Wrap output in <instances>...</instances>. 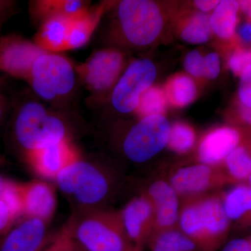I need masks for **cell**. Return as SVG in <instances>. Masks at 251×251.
<instances>
[{"label":"cell","mask_w":251,"mask_h":251,"mask_svg":"<svg viewBox=\"0 0 251 251\" xmlns=\"http://www.w3.org/2000/svg\"><path fill=\"white\" fill-rule=\"evenodd\" d=\"M107 3L91 6L85 14L71 20L68 34V50H76L88 44L108 9Z\"/></svg>","instance_id":"cell-20"},{"label":"cell","mask_w":251,"mask_h":251,"mask_svg":"<svg viewBox=\"0 0 251 251\" xmlns=\"http://www.w3.org/2000/svg\"><path fill=\"white\" fill-rule=\"evenodd\" d=\"M239 3L234 0L220 1L209 17L211 30L225 40L232 39L235 32Z\"/></svg>","instance_id":"cell-22"},{"label":"cell","mask_w":251,"mask_h":251,"mask_svg":"<svg viewBox=\"0 0 251 251\" xmlns=\"http://www.w3.org/2000/svg\"><path fill=\"white\" fill-rule=\"evenodd\" d=\"M249 145V148H250L251 150V139L250 140V142H249V145Z\"/></svg>","instance_id":"cell-46"},{"label":"cell","mask_w":251,"mask_h":251,"mask_svg":"<svg viewBox=\"0 0 251 251\" xmlns=\"http://www.w3.org/2000/svg\"><path fill=\"white\" fill-rule=\"evenodd\" d=\"M220 1H214V0H199L195 1V5L198 9L201 10L202 12H208L211 10L215 9Z\"/></svg>","instance_id":"cell-39"},{"label":"cell","mask_w":251,"mask_h":251,"mask_svg":"<svg viewBox=\"0 0 251 251\" xmlns=\"http://www.w3.org/2000/svg\"><path fill=\"white\" fill-rule=\"evenodd\" d=\"M205 59V69L204 76L208 79H215L219 76L221 72V59L219 54L211 52L204 57Z\"/></svg>","instance_id":"cell-33"},{"label":"cell","mask_w":251,"mask_h":251,"mask_svg":"<svg viewBox=\"0 0 251 251\" xmlns=\"http://www.w3.org/2000/svg\"><path fill=\"white\" fill-rule=\"evenodd\" d=\"M171 126L163 115L142 117L124 138L122 148L125 156L136 163L151 159L168 146Z\"/></svg>","instance_id":"cell-7"},{"label":"cell","mask_w":251,"mask_h":251,"mask_svg":"<svg viewBox=\"0 0 251 251\" xmlns=\"http://www.w3.org/2000/svg\"><path fill=\"white\" fill-rule=\"evenodd\" d=\"M80 156L72 140H63L31 151L24 156L29 168L44 179L56 180L68 166Z\"/></svg>","instance_id":"cell-12"},{"label":"cell","mask_w":251,"mask_h":251,"mask_svg":"<svg viewBox=\"0 0 251 251\" xmlns=\"http://www.w3.org/2000/svg\"><path fill=\"white\" fill-rule=\"evenodd\" d=\"M78 81L76 67L70 59L45 52L36 58L27 82L36 97L57 110L70 101Z\"/></svg>","instance_id":"cell-3"},{"label":"cell","mask_w":251,"mask_h":251,"mask_svg":"<svg viewBox=\"0 0 251 251\" xmlns=\"http://www.w3.org/2000/svg\"><path fill=\"white\" fill-rule=\"evenodd\" d=\"M69 229V228H68ZM86 251L80 244H78L73 238L72 234L69 232V238H68V241L67 243V246H66L65 251Z\"/></svg>","instance_id":"cell-41"},{"label":"cell","mask_w":251,"mask_h":251,"mask_svg":"<svg viewBox=\"0 0 251 251\" xmlns=\"http://www.w3.org/2000/svg\"><path fill=\"white\" fill-rule=\"evenodd\" d=\"M69 232L67 225L63 226L58 233L56 234L49 245L43 251H64L69 238Z\"/></svg>","instance_id":"cell-34"},{"label":"cell","mask_w":251,"mask_h":251,"mask_svg":"<svg viewBox=\"0 0 251 251\" xmlns=\"http://www.w3.org/2000/svg\"><path fill=\"white\" fill-rule=\"evenodd\" d=\"M23 216L21 193L16 186L9 184L0 197V236L9 233L16 221Z\"/></svg>","instance_id":"cell-23"},{"label":"cell","mask_w":251,"mask_h":251,"mask_svg":"<svg viewBox=\"0 0 251 251\" xmlns=\"http://www.w3.org/2000/svg\"><path fill=\"white\" fill-rule=\"evenodd\" d=\"M17 3L11 0H0V29L4 23L16 13Z\"/></svg>","instance_id":"cell-36"},{"label":"cell","mask_w":251,"mask_h":251,"mask_svg":"<svg viewBox=\"0 0 251 251\" xmlns=\"http://www.w3.org/2000/svg\"><path fill=\"white\" fill-rule=\"evenodd\" d=\"M225 211L230 221L251 224V188L239 184L223 198Z\"/></svg>","instance_id":"cell-21"},{"label":"cell","mask_w":251,"mask_h":251,"mask_svg":"<svg viewBox=\"0 0 251 251\" xmlns=\"http://www.w3.org/2000/svg\"><path fill=\"white\" fill-rule=\"evenodd\" d=\"M67 120L35 99H24L14 106L11 133L23 156L34 150L71 139Z\"/></svg>","instance_id":"cell-1"},{"label":"cell","mask_w":251,"mask_h":251,"mask_svg":"<svg viewBox=\"0 0 251 251\" xmlns=\"http://www.w3.org/2000/svg\"><path fill=\"white\" fill-rule=\"evenodd\" d=\"M156 66L148 59H138L126 68L110 94L112 108L122 115L136 112L143 94L156 80Z\"/></svg>","instance_id":"cell-9"},{"label":"cell","mask_w":251,"mask_h":251,"mask_svg":"<svg viewBox=\"0 0 251 251\" xmlns=\"http://www.w3.org/2000/svg\"><path fill=\"white\" fill-rule=\"evenodd\" d=\"M229 224L221 198L199 196L186 200L180 210L178 226L196 244L212 247L227 233Z\"/></svg>","instance_id":"cell-5"},{"label":"cell","mask_w":251,"mask_h":251,"mask_svg":"<svg viewBox=\"0 0 251 251\" xmlns=\"http://www.w3.org/2000/svg\"><path fill=\"white\" fill-rule=\"evenodd\" d=\"M227 182L224 172L201 164L182 167L173 172L170 184L178 196L187 198L202 193Z\"/></svg>","instance_id":"cell-11"},{"label":"cell","mask_w":251,"mask_h":251,"mask_svg":"<svg viewBox=\"0 0 251 251\" xmlns=\"http://www.w3.org/2000/svg\"><path fill=\"white\" fill-rule=\"evenodd\" d=\"M152 204L154 213V230L176 228L179 224V196L169 182L157 180L145 193Z\"/></svg>","instance_id":"cell-14"},{"label":"cell","mask_w":251,"mask_h":251,"mask_svg":"<svg viewBox=\"0 0 251 251\" xmlns=\"http://www.w3.org/2000/svg\"><path fill=\"white\" fill-rule=\"evenodd\" d=\"M10 179H6L2 175H0V197L2 196L5 188L7 186Z\"/></svg>","instance_id":"cell-43"},{"label":"cell","mask_w":251,"mask_h":251,"mask_svg":"<svg viewBox=\"0 0 251 251\" xmlns=\"http://www.w3.org/2000/svg\"><path fill=\"white\" fill-rule=\"evenodd\" d=\"M224 172L227 182H241L251 175V150L249 145H239L224 161Z\"/></svg>","instance_id":"cell-24"},{"label":"cell","mask_w":251,"mask_h":251,"mask_svg":"<svg viewBox=\"0 0 251 251\" xmlns=\"http://www.w3.org/2000/svg\"><path fill=\"white\" fill-rule=\"evenodd\" d=\"M91 1L83 0H35L29 3L33 23L39 26L50 18L72 20L85 14L91 8Z\"/></svg>","instance_id":"cell-18"},{"label":"cell","mask_w":251,"mask_h":251,"mask_svg":"<svg viewBox=\"0 0 251 251\" xmlns=\"http://www.w3.org/2000/svg\"><path fill=\"white\" fill-rule=\"evenodd\" d=\"M115 31L126 45L148 47L161 35L164 16L160 6L150 0H123L115 8Z\"/></svg>","instance_id":"cell-6"},{"label":"cell","mask_w":251,"mask_h":251,"mask_svg":"<svg viewBox=\"0 0 251 251\" xmlns=\"http://www.w3.org/2000/svg\"><path fill=\"white\" fill-rule=\"evenodd\" d=\"M251 65V50L237 49L229 56L228 67L234 75L240 76Z\"/></svg>","instance_id":"cell-30"},{"label":"cell","mask_w":251,"mask_h":251,"mask_svg":"<svg viewBox=\"0 0 251 251\" xmlns=\"http://www.w3.org/2000/svg\"><path fill=\"white\" fill-rule=\"evenodd\" d=\"M249 251H251V240L249 241Z\"/></svg>","instance_id":"cell-45"},{"label":"cell","mask_w":251,"mask_h":251,"mask_svg":"<svg viewBox=\"0 0 251 251\" xmlns=\"http://www.w3.org/2000/svg\"><path fill=\"white\" fill-rule=\"evenodd\" d=\"M125 57L115 48H104L91 54L85 62L75 66L80 81L95 98L112 91L124 72Z\"/></svg>","instance_id":"cell-8"},{"label":"cell","mask_w":251,"mask_h":251,"mask_svg":"<svg viewBox=\"0 0 251 251\" xmlns=\"http://www.w3.org/2000/svg\"><path fill=\"white\" fill-rule=\"evenodd\" d=\"M166 94L167 99L173 105L183 108L195 100L197 88L191 77L186 75H177L168 81Z\"/></svg>","instance_id":"cell-25"},{"label":"cell","mask_w":251,"mask_h":251,"mask_svg":"<svg viewBox=\"0 0 251 251\" xmlns=\"http://www.w3.org/2000/svg\"><path fill=\"white\" fill-rule=\"evenodd\" d=\"M238 96L241 104L251 108V65L240 75Z\"/></svg>","instance_id":"cell-32"},{"label":"cell","mask_w":251,"mask_h":251,"mask_svg":"<svg viewBox=\"0 0 251 251\" xmlns=\"http://www.w3.org/2000/svg\"><path fill=\"white\" fill-rule=\"evenodd\" d=\"M23 204V217L34 218L46 223L50 221L57 207L54 188L41 180L20 183Z\"/></svg>","instance_id":"cell-16"},{"label":"cell","mask_w":251,"mask_h":251,"mask_svg":"<svg viewBox=\"0 0 251 251\" xmlns=\"http://www.w3.org/2000/svg\"><path fill=\"white\" fill-rule=\"evenodd\" d=\"M248 181H249V186L251 188V175L250 177L249 178V179H248Z\"/></svg>","instance_id":"cell-44"},{"label":"cell","mask_w":251,"mask_h":251,"mask_svg":"<svg viewBox=\"0 0 251 251\" xmlns=\"http://www.w3.org/2000/svg\"><path fill=\"white\" fill-rule=\"evenodd\" d=\"M242 134L230 126L216 128L203 138L198 148V158L202 164L219 166L229 153L240 145Z\"/></svg>","instance_id":"cell-17"},{"label":"cell","mask_w":251,"mask_h":251,"mask_svg":"<svg viewBox=\"0 0 251 251\" xmlns=\"http://www.w3.org/2000/svg\"><path fill=\"white\" fill-rule=\"evenodd\" d=\"M211 31L209 18L203 13H197L185 21L180 36L188 44H202L209 40Z\"/></svg>","instance_id":"cell-27"},{"label":"cell","mask_w":251,"mask_h":251,"mask_svg":"<svg viewBox=\"0 0 251 251\" xmlns=\"http://www.w3.org/2000/svg\"><path fill=\"white\" fill-rule=\"evenodd\" d=\"M153 251H194L196 244L179 229L155 231Z\"/></svg>","instance_id":"cell-26"},{"label":"cell","mask_w":251,"mask_h":251,"mask_svg":"<svg viewBox=\"0 0 251 251\" xmlns=\"http://www.w3.org/2000/svg\"><path fill=\"white\" fill-rule=\"evenodd\" d=\"M70 21L62 17L48 18L38 26L33 41L46 52L61 53L67 50Z\"/></svg>","instance_id":"cell-19"},{"label":"cell","mask_w":251,"mask_h":251,"mask_svg":"<svg viewBox=\"0 0 251 251\" xmlns=\"http://www.w3.org/2000/svg\"><path fill=\"white\" fill-rule=\"evenodd\" d=\"M223 251H249V241L234 239L227 243Z\"/></svg>","instance_id":"cell-37"},{"label":"cell","mask_w":251,"mask_h":251,"mask_svg":"<svg viewBox=\"0 0 251 251\" xmlns=\"http://www.w3.org/2000/svg\"><path fill=\"white\" fill-rule=\"evenodd\" d=\"M48 223L24 218L6 234L0 243V251H43L47 242Z\"/></svg>","instance_id":"cell-15"},{"label":"cell","mask_w":251,"mask_h":251,"mask_svg":"<svg viewBox=\"0 0 251 251\" xmlns=\"http://www.w3.org/2000/svg\"><path fill=\"white\" fill-rule=\"evenodd\" d=\"M66 225L86 251H139L127 237L119 212L104 206L76 208Z\"/></svg>","instance_id":"cell-2"},{"label":"cell","mask_w":251,"mask_h":251,"mask_svg":"<svg viewBox=\"0 0 251 251\" xmlns=\"http://www.w3.org/2000/svg\"><path fill=\"white\" fill-rule=\"evenodd\" d=\"M6 75H0V127L2 125L8 112L10 109L9 99L5 93V84H6Z\"/></svg>","instance_id":"cell-35"},{"label":"cell","mask_w":251,"mask_h":251,"mask_svg":"<svg viewBox=\"0 0 251 251\" xmlns=\"http://www.w3.org/2000/svg\"><path fill=\"white\" fill-rule=\"evenodd\" d=\"M238 34L243 41L251 43V21L243 24L239 28Z\"/></svg>","instance_id":"cell-40"},{"label":"cell","mask_w":251,"mask_h":251,"mask_svg":"<svg viewBox=\"0 0 251 251\" xmlns=\"http://www.w3.org/2000/svg\"><path fill=\"white\" fill-rule=\"evenodd\" d=\"M167 103L166 92L159 87H151L140 98L136 112L142 117L163 115L166 111Z\"/></svg>","instance_id":"cell-28"},{"label":"cell","mask_w":251,"mask_h":251,"mask_svg":"<svg viewBox=\"0 0 251 251\" xmlns=\"http://www.w3.org/2000/svg\"><path fill=\"white\" fill-rule=\"evenodd\" d=\"M184 68L188 74L194 77H204L205 59L198 50H192L186 54Z\"/></svg>","instance_id":"cell-31"},{"label":"cell","mask_w":251,"mask_h":251,"mask_svg":"<svg viewBox=\"0 0 251 251\" xmlns=\"http://www.w3.org/2000/svg\"><path fill=\"white\" fill-rule=\"evenodd\" d=\"M238 115L239 120L244 125L251 127V108L240 103L238 109Z\"/></svg>","instance_id":"cell-38"},{"label":"cell","mask_w":251,"mask_h":251,"mask_svg":"<svg viewBox=\"0 0 251 251\" xmlns=\"http://www.w3.org/2000/svg\"><path fill=\"white\" fill-rule=\"evenodd\" d=\"M127 237L138 251L154 230L152 204L145 194L132 199L119 211Z\"/></svg>","instance_id":"cell-13"},{"label":"cell","mask_w":251,"mask_h":251,"mask_svg":"<svg viewBox=\"0 0 251 251\" xmlns=\"http://www.w3.org/2000/svg\"><path fill=\"white\" fill-rule=\"evenodd\" d=\"M34 44L17 34L0 37V73L6 76L27 80L36 58L45 52Z\"/></svg>","instance_id":"cell-10"},{"label":"cell","mask_w":251,"mask_h":251,"mask_svg":"<svg viewBox=\"0 0 251 251\" xmlns=\"http://www.w3.org/2000/svg\"><path fill=\"white\" fill-rule=\"evenodd\" d=\"M239 3V9L251 20V1H240Z\"/></svg>","instance_id":"cell-42"},{"label":"cell","mask_w":251,"mask_h":251,"mask_svg":"<svg viewBox=\"0 0 251 251\" xmlns=\"http://www.w3.org/2000/svg\"><path fill=\"white\" fill-rule=\"evenodd\" d=\"M196 139L192 127L184 122H175L171 126L168 146L175 153H187L194 146Z\"/></svg>","instance_id":"cell-29"},{"label":"cell","mask_w":251,"mask_h":251,"mask_svg":"<svg viewBox=\"0 0 251 251\" xmlns=\"http://www.w3.org/2000/svg\"><path fill=\"white\" fill-rule=\"evenodd\" d=\"M76 208L103 207L112 194L111 176L103 166L80 156L55 180Z\"/></svg>","instance_id":"cell-4"}]
</instances>
